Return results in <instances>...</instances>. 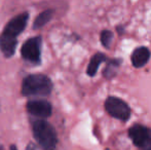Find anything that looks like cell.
<instances>
[{"instance_id":"cell-11","label":"cell","mask_w":151,"mask_h":150,"mask_svg":"<svg viewBox=\"0 0 151 150\" xmlns=\"http://www.w3.org/2000/svg\"><path fill=\"white\" fill-rule=\"evenodd\" d=\"M54 11L52 9H46L44 11H42L41 14H39L36 17L35 21L33 23V28L34 29H39L42 28L46 23H48L50 21V19L52 18Z\"/></svg>"},{"instance_id":"cell-5","label":"cell","mask_w":151,"mask_h":150,"mask_svg":"<svg viewBox=\"0 0 151 150\" xmlns=\"http://www.w3.org/2000/svg\"><path fill=\"white\" fill-rule=\"evenodd\" d=\"M22 57L33 64H39L41 60V37L36 36L28 39L21 50Z\"/></svg>"},{"instance_id":"cell-2","label":"cell","mask_w":151,"mask_h":150,"mask_svg":"<svg viewBox=\"0 0 151 150\" xmlns=\"http://www.w3.org/2000/svg\"><path fill=\"white\" fill-rule=\"evenodd\" d=\"M33 136L40 146L54 150L58 143V136L54 126L45 120H36L33 123Z\"/></svg>"},{"instance_id":"cell-6","label":"cell","mask_w":151,"mask_h":150,"mask_svg":"<svg viewBox=\"0 0 151 150\" xmlns=\"http://www.w3.org/2000/svg\"><path fill=\"white\" fill-rule=\"evenodd\" d=\"M28 19H29L28 12H23V14H19V16L14 17V19H12L6 24L2 34L12 38H17L18 35H20V33L26 28Z\"/></svg>"},{"instance_id":"cell-4","label":"cell","mask_w":151,"mask_h":150,"mask_svg":"<svg viewBox=\"0 0 151 150\" xmlns=\"http://www.w3.org/2000/svg\"><path fill=\"white\" fill-rule=\"evenodd\" d=\"M129 136L140 150H151V130L142 124H134L129 130Z\"/></svg>"},{"instance_id":"cell-12","label":"cell","mask_w":151,"mask_h":150,"mask_svg":"<svg viewBox=\"0 0 151 150\" xmlns=\"http://www.w3.org/2000/svg\"><path fill=\"white\" fill-rule=\"evenodd\" d=\"M112 39H113V33L109 30H104L101 33V42L104 47L108 48L111 45Z\"/></svg>"},{"instance_id":"cell-3","label":"cell","mask_w":151,"mask_h":150,"mask_svg":"<svg viewBox=\"0 0 151 150\" xmlns=\"http://www.w3.org/2000/svg\"><path fill=\"white\" fill-rule=\"evenodd\" d=\"M105 109L112 117L121 121H127L131 117L129 105L117 97H108L105 102Z\"/></svg>"},{"instance_id":"cell-10","label":"cell","mask_w":151,"mask_h":150,"mask_svg":"<svg viewBox=\"0 0 151 150\" xmlns=\"http://www.w3.org/2000/svg\"><path fill=\"white\" fill-rule=\"evenodd\" d=\"M106 60V56L104 54H101V52H98L95 56L91 57L90 64L88 66V70H86V73L90 76H95L96 73H97V70L99 68L100 64L103 63L104 61Z\"/></svg>"},{"instance_id":"cell-8","label":"cell","mask_w":151,"mask_h":150,"mask_svg":"<svg viewBox=\"0 0 151 150\" xmlns=\"http://www.w3.org/2000/svg\"><path fill=\"white\" fill-rule=\"evenodd\" d=\"M150 59V52L147 47L145 46H140L137 47L134 52L132 54V64L136 68H141V67L145 66L147 62Z\"/></svg>"},{"instance_id":"cell-9","label":"cell","mask_w":151,"mask_h":150,"mask_svg":"<svg viewBox=\"0 0 151 150\" xmlns=\"http://www.w3.org/2000/svg\"><path fill=\"white\" fill-rule=\"evenodd\" d=\"M17 38H12L6 35H0V50L6 58H10L16 52Z\"/></svg>"},{"instance_id":"cell-14","label":"cell","mask_w":151,"mask_h":150,"mask_svg":"<svg viewBox=\"0 0 151 150\" xmlns=\"http://www.w3.org/2000/svg\"><path fill=\"white\" fill-rule=\"evenodd\" d=\"M10 150H18V148H17L14 145H12V146H10Z\"/></svg>"},{"instance_id":"cell-7","label":"cell","mask_w":151,"mask_h":150,"mask_svg":"<svg viewBox=\"0 0 151 150\" xmlns=\"http://www.w3.org/2000/svg\"><path fill=\"white\" fill-rule=\"evenodd\" d=\"M26 107L29 113L38 117H48L52 114V105L45 100H31Z\"/></svg>"},{"instance_id":"cell-13","label":"cell","mask_w":151,"mask_h":150,"mask_svg":"<svg viewBox=\"0 0 151 150\" xmlns=\"http://www.w3.org/2000/svg\"><path fill=\"white\" fill-rule=\"evenodd\" d=\"M26 150H48V149H45L44 147L40 146L39 144H35V143H30V144H28V146H27Z\"/></svg>"},{"instance_id":"cell-1","label":"cell","mask_w":151,"mask_h":150,"mask_svg":"<svg viewBox=\"0 0 151 150\" xmlns=\"http://www.w3.org/2000/svg\"><path fill=\"white\" fill-rule=\"evenodd\" d=\"M52 82L46 75L31 74L22 83V95L24 96H48L52 93Z\"/></svg>"}]
</instances>
